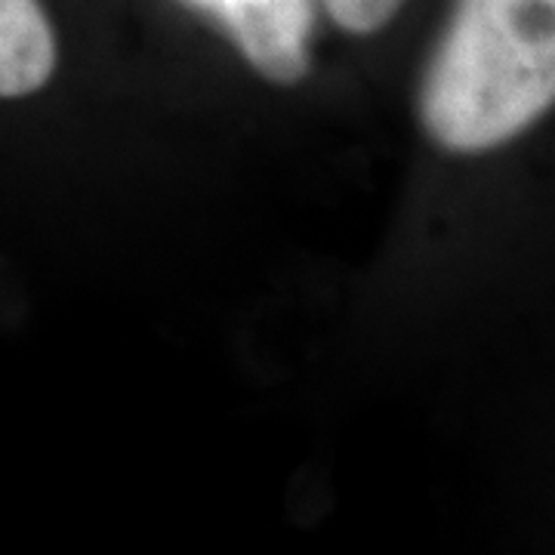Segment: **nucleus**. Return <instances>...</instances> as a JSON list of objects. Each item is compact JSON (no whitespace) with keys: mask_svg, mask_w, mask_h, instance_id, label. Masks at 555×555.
Here are the masks:
<instances>
[{"mask_svg":"<svg viewBox=\"0 0 555 555\" xmlns=\"http://www.w3.org/2000/svg\"><path fill=\"white\" fill-rule=\"evenodd\" d=\"M555 102V0H456L416 112L444 152L506 145Z\"/></svg>","mask_w":555,"mask_h":555,"instance_id":"nucleus-1","label":"nucleus"},{"mask_svg":"<svg viewBox=\"0 0 555 555\" xmlns=\"http://www.w3.org/2000/svg\"><path fill=\"white\" fill-rule=\"evenodd\" d=\"M404 0H321L324 13L349 35H374L396 20Z\"/></svg>","mask_w":555,"mask_h":555,"instance_id":"nucleus-3","label":"nucleus"},{"mask_svg":"<svg viewBox=\"0 0 555 555\" xmlns=\"http://www.w3.org/2000/svg\"><path fill=\"white\" fill-rule=\"evenodd\" d=\"M217 22L241 56L272 83L291 87L309 72L312 0H182Z\"/></svg>","mask_w":555,"mask_h":555,"instance_id":"nucleus-2","label":"nucleus"}]
</instances>
